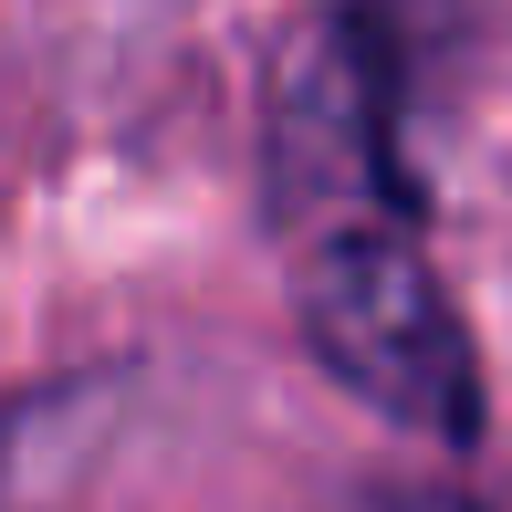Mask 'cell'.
I'll return each instance as SVG.
<instances>
[{
    "mask_svg": "<svg viewBox=\"0 0 512 512\" xmlns=\"http://www.w3.org/2000/svg\"><path fill=\"white\" fill-rule=\"evenodd\" d=\"M408 42L387 21V0H324L272 63V105H262V199L283 241L345 220H418V178H408Z\"/></svg>",
    "mask_w": 512,
    "mask_h": 512,
    "instance_id": "1",
    "label": "cell"
},
{
    "mask_svg": "<svg viewBox=\"0 0 512 512\" xmlns=\"http://www.w3.org/2000/svg\"><path fill=\"white\" fill-rule=\"evenodd\" d=\"M293 314L335 387L418 439H481V356L450 283L418 251V220H345L293 241Z\"/></svg>",
    "mask_w": 512,
    "mask_h": 512,
    "instance_id": "2",
    "label": "cell"
},
{
    "mask_svg": "<svg viewBox=\"0 0 512 512\" xmlns=\"http://www.w3.org/2000/svg\"><path fill=\"white\" fill-rule=\"evenodd\" d=\"M105 429V387H42V398L0 408V512H42L63 481L84 471Z\"/></svg>",
    "mask_w": 512,
    "mask_h": 512,
    "instance_id": "3",
    "label": "cell"
},
{
    "mask_svg": "<svg viewBox=\"0 0 512 512\" xmlns=\"http://www.w3.org/2000/svg\"><path fill=\"white\" fill-rule=\"evenodd\" d=\"M387 512H471V502H460V492H398Z\"/></svg>",
    "mask_w": 512,
    "mask_h": 512,
    "instance_id": "4",
    "label": "cell"
}]
</instances>
